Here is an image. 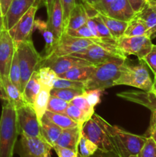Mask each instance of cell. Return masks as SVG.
I'll return each instance as SVG.
<instances>
[{
	"label": "cell",
	"instance_id": "836d02e7",
	"mask_svg": "<svg viewBox=\"0 0 156 157\" xmlns=\"http://www.w3.org/2000/svg\"><path fill=\"white\" fill-rule=\"evenodd\" d=\"M84 90H74L67 88H52L50 90V95L59 98L67 102L70 103L75 97L82 94Z\"/></svg>",
	"mask_w": 156,
	"mask_h": 157
},
{
	"label": "cell",
	"instance_id": "60d3db41",
	"mask_svg": "<svg viewBox=\"0 0 156 157\" xmlns=\"http://www.w3.org/2000/svg\"><path fill=\"white\" fill-rule=\"evenodd\" d=\"M138 156L156 157V143L152 138L147 137L146 141Z\"/></svg>",
	"mask_w": 156,
	"mask_h": 157
},
{
	"label": "cell",
	"instance_id": "e575fe53",
	"mask_svg": "<svg viewBox=\"0 0 156 157\" xmlns=\"http://www.w3.org/2000/svg\"><path fill=\"white\" fill-rule=\"evenodd\" d=\"M64 32L67 33L68 35H71L73 37H77V38H90L93 39L94 43L99 44L102 41L101 38H95L94 35L91 32V31L89 29L87 25L81 26L76 29H65L64 31Z\"/></svg>",
	"mask_w": 156,
	"mask_h": 157
},
{
	"label": "cell",
	"instance_id": "74e56055",
	"mask_svg": "<svg viewBox=\"0 0 156 157\" xmlns=\"http://www.w3.org/2000/svg\"><path fill=\"white\" fill-rule=\"evenodd\" d=\"M70 104L76 106L77 108H79L80 110L84 111V113L88 114L89 116L91 117H93V115L94 114V107L90 106V104H89L87 100L86 99V98L84 97V95L83 94H80L78 95V96L75 97V98L70 101Z\"/></svg>",
	"mask_w": 156,
	"mask_h": 157
},
{
	"label": "cell",
	"instance_id": "5b68a950",
	"mask_svg": "<svg viewBox=\"0 0 156 157\" xmlns=\"http://www.w3.org/2000/svg\"><path fill=\"white\" fill-rule=\"evenodd\" d=\"M125 61H110L96 65L93 74L84 82V90L90 89H101L104 90L113 87L114 82L120 75V66Z\"/></svg>",
	"mask_w": 156,
	"mask_h": 157
},
{
	"label": "cell",
	"instance_id": "3957f363",
	"mask_svg": "<svg viewBox=\"0 0 156 157\" xmlns=\"http://www.w3.org/2000/svg\"><path fill=\"white\" fill-rule=\"evenodd\" d=\"M139 64H129L126 61L120 66V75L114 82V86L127 85L144 91H151L153 86L148 71L143 60Z\"/></svg>",
	"mask_w": 156,
	"mask_h": 157
},
{
	"label": "cell",
	"instance_id": "f907efd6",
	"mask_svg": "<svg viewBox=\"0 0 156 157\" xmlns=\"http://www.w3.org/2000/svg\"><path fill=\"white\" fill-rule=\"evenodd\" d=\"M44 5L46 7V10H47V17H49V15L51 13L52 9H53L54 3V0H41Z\"/></svg>",
	"mask_w": 156,
	"mask_h": 157
},
{
	"label": "cell",
	"instance_id": "816d5d0a",
	"mask_svg": "<svg viewBox=\"0 0 156 157\" xmlns=\"http://www.w3.org/2000/svg\"><path fill=\"white\" fill-rule=\"evenodd\" d=\"M12 2V0H0L2 13L3 16H4V15H6V12H7L8 9H9V6H10V4Z\"/></svg>",
	"mask_w": 156,
	"mask_h": 157
},
{
	"label": "cell",
	"instance_id": "7bdbcfd3",
	"mask_svg": "<svg viewBox=\"0 0 156 157\" xmlns=\"http://www.w3.org/2000/svg\"><path fill=\"white\" fill-rule=\"evenodd\" d=\"M145 64L150 67L154 75H156V44H153L149 53L143 58Z\"/></svg>",
	"mask_w": 156,
	"mask_h": 157
},
{
	"label": "cell",
	"instance_id": "d6986e66",
	"mask_svg": "<svg viewBox=\"0 0 156 157\" xmlns=\"http://www.w3.org/2000/svg\"><path fill=\"white\" fill-rule=\"evenodd\" d=\"M47 25L58 39L64 32V13L60 0H54L51 13L47 17Z\"/></svg>",
	"mask_w": 156,
	"mask_h": 157
},
{
	"label": "cell",
	"instance_id": "91938a15",
	"mask_svg": "<svg viewBox=\"0 0 156 157\" xmlns=\"http://www.w3.org/2000/svg\"><path fill=\"white\" fill-rule=\"evenodd\" d=\"M154 82H156V75H154Z\"/></svg>",
	"mask_w": 156,
	"mask_h": 157
},
{
	"label": "cell",
	"instance_id": "30bf717a",
	"mask_svg": "<svg viewBox=\"0 0 156 157\" xmlns=\"http://www.w3.org/2000/svg\"><path fill=\"white\" fill-rule=\"evenodd\" d=\"M81 134L96 145L98 150L100 151L116 153V149L110 138L92 117L83 125Z\"/></svg>",
	"mask_w": 156,
	"mask_h": 157
},
{
	"label": "cell",
	"instance_id": "b9f144b4",
	"mask_svg": "<svg viewBox=\"0 0 156 157\" xmlns=\"http://www.w3.org/2000/svg\"><path fill=\"white\" fill-rule=\"evenodd\" d=\"M63 9V13H64V29L65 28L66 25H67V21H68L69 15H70V12L75 5L76 4V0H60Z\"/></svg>",
	"mask_w": 156,
	"mask_h": 157
},
{
	"label": "cell",
	"instance_id": "d6a6232c",
	"mask_svg": "<svg viewBox=\"0 0 156 157\" xmlns=\"http://www.w3.org/2000/svg\"><path fill=\"white\" fill-rule=\"evenodd\" d=\"M98 150V147L92 141L81 134L78 144V157H90Z\"/></svg>",
	"mask_w": 156,
	"mask_h": 157
},
{
	"label": "cell",
	"instance_id": "7402d4cb",
	"mask_svg": "<svg viewBox=\"0 0 156 157\" xmlns=\"http://www.w3.org/2000/svg\"><path fill=\"white\" fill-rule=\"evenodd\" d=\"M89 16L83 3H76L69 15L65 29H76L87 24Z\"/></svg>",
	"mask_w": 156,
	"mask_h": 157
},
{
	"label": "cell",
	"instance_id": "4dcf8cb0",
	"mask_svg": "<svg viewBox=\"0 0 156 157\" xmlns=\"http://www.w3.org/2000/svg\"><path fill=\"white\" fill-rule=\"evenodd\" d=\"M64 114L68 116L70 119L75 121L80 128H82L83 125L91 118V117H90L88 114L84 113V111L77 108L76 106L71 104H69L67 108L66 109Z\"/></svg>",
	"mask_w": 156,
	"mask_h": 157
},
{
	"label": "cell",
	"instance_id": "9a60e30c",
	"mask_svg": "<svg viewBox=\"0 0 156 157\" xmlns=\"http://www.w3.org/2000/svg\"><path fill=\"white\" fill-rule=\"evenodd\" d=\"M37 0H12L7 12L3 16V28L10 30L28 10L36 4Z\"/></svg>",
	"mask_w": 156,
	"mask_h": 157
},
{
	"label": "cell",
	"instance_id": "5bb4252c",
	"mask_svg": "<svg viewBox=\"0 0 156 157\" xmlns=\"http://www.w3.org/2000/svg\"><path fill=\"white\" fill-rule=\"evenodd\" d=\"M15 52V45L9 31L3 28L0 33V75H9L11 64Z\"/></svg>",
	"mask_w": 156,
	"mask_h": 157
},
{
	"label": "cell",
	"instance_id": "11a10c76",
	"mask_svg": "<svg viewBox=\"0 0 156 157\" xmlns=\"http://www.w3.org/2000/svg\"><path fill=\"white\" fill-rule=\"evenodd\" d=\"M0 18H2V19H3V15H2V13L1 5H0Z\"/></svg>",
	"mask_w": 156,
	"mask_h": 157
},
{
	"label": "cell",
	"instance_id": "f1b7e54d",
	"mask_svg": "<svg viewBox=\"0 0 156 157\" xmlns=\"http://www.w3.org/2000/svg\"><path fill=\"white\" fill-rule=\"evenodd\" d=\"M38 77L41 87L51 90L58 75L49 67H41L38 69Z\"/></svg>",
	"mask_w": 156,
	"mask_h": 157
},
{
	"label": "cell",
	"instance_id": "e7e4bbea",
	"mask_svg": "<svg viewBox=\"0 0 156 157\" xmlns=\"http://www.w3.org/2000/svg\"><path fill=\"white\" fill-rule=\"evenodd\" d=\"M146 1H147V0H146Z\"/></svg>",
	"mask_w": 156,
	"mask_h": 157
},
{
	"label": "cell",
	"instance_id": "4fadbf2b",
	"mask_svg": "<svg viewBox=\"0 0 156 157\" xmlns=\"http://www.w3.org/2000/svg\"><path fill=\"white\" fill-rule=\"evenodd\" d=\"M91 64V63L80 58L72 56V55H64V56L59 57H42L39 67H49L57 75H60L73 67L88 66Z\"/></svg>",
	"mask_w": 156,
	"mask_h": 157
},
{
	"label": "cell",
	"instance_id": "f35d334b",
	"mask_svg": "<svg viewBox=\"0 0 156 157\" xmlns=\"http://www.w3.org/2000/svg\"><path fill=\"white\" fill-rule=\"evenodd\" d=\"M91 18H93V19L94 20L95 24H96V28H97L98 33H99V37H100L101 39H103V40L113 39L111 34H110V31H109L108 28L106 27V25H105L104 21H102V19L101 18L99 12H98L96 15L91 17Z\"/></svg>",
	"mask_w": 156,
	"mask_h": 157
},
{
	"label": "cell",
	"instance_id": "6125c7cd",
	"mask_svg": "<svg viewBox=\"0 0 156 157\" xmlns=\"http://www.w3.org/2000/svg\"><path fill=\"white\" fill-rule=\"evenodd\" d=\"M154 35H155V36H156V33H155V34H154Z\"/></svg>",
	"mask_w": 156,
	"mask_h": 157
},
{
	"label": "cell",
	"instance_id": "4316f807",
	"mask_svg": "<svg viewBox=\"0 0 156 157\" xmlns=\"http://www.w3.org/2000/svg\"><path fill=\"white\" fill-rule=\"evenodd\" d=\"M50 97V90L41 87L39 94L37 96L32 107L35 110L39 122L47 111V104Z\"/></svg>",
	"mask_w": 156,
	"mask_h": 157
},
{
	"label": "cell",
	"instance_id": "680465c9",
	"mask_svg": "<svg viewBox=\"0 0 156 157\" xmlns=\"http://www.w3.org/2000/svg\"><path fill=\"white\" fill-rule=\"evenodd\" d=\"M45 157H51V155H50V153H47V155Z\"/></svg>",
	"mask_w": 156,
	"mask_h": 157
},
{
	"label": "cell",
	"instance_id": "8fae6325",
	"mask_svg": "<svg viewBox=\"0 0 156 157\" xmlns=\"http://www.w3.org/2000/svg\"><path fill=\"white\" fill-rule=\"evenodd\" d=\"M38 6L34 5L26 13L20 18L18 22L9 30V34L13 39L15 45L18 42L32 39V35L35 29V14Z\"/></svg>",
	"mask_w": 156,
	"mask_h": 157
},
{
	"label": "cell",
	"instance_id": "f5cc1de1",
	"mask_svg": "<svg viewBox=\"0 0 156 157\" xmlns=\"http://www.w3.org/2000/svg\"><path fill=\"white\" fill-rule=\"evenodd\" d=\"M83 4L87 5V6H92V7H94L96 4L98 3V2L99 0H82Z\"/></svg>",
	"mask_w": 156,
	"mask_h": 157
},
{
	"label": "cell",
	"instance_id": "7dc6e473",
	"mask_svg": "<svg viewBox=\"0 0 156 157\" xmlns=\"http://www.w3.org/2000/svg\"><path fill=\"white\" fill-rule=\"evenodd\" d=\"M128 1L136 13L139 12L146 2V0H128Z\"/></svg>",
	"mask_w": 156,
	"mask_h": 157
},
{
	"label": "cell",
	"instance_id": "83f0119b",
	"mask_svg": "<svg viewBox=\"0 0 156 157\" xmlns=\"http://www.w3.org/2000/svg\"><path fill=\"white\" fill-rule=\"evenodd\" d=\"M124 35L125 36H142V35H147L150 36L149 31L146 27L144 22L136 18V16L130 20L128 22L126 29L124 32Z\"/></svg>",
	"mask_w": 156,
	"mask_h": 157
},
{
	"label": "cell",
	"instance_id": "be15d7a7",
	"mask_svg": "<svg viewBox=\"0 0 156 157\" xmlns=\"http://www.w3.org/2000/svg\"><path fill=\"white\" fill-rule=\"evenodd\" d=\"M154 1H156V0H154Z\"/></svg>",
	"mask_w": 156,
	"mask_h": 157
},
{
	"label": "cell",
	"instance_id": "7c38bea8",
	"mask_svg": "<svg viewBox=\"0 0 156 157\" xmlns=\"http://www.w3.org/2000/svg\"><path fill=\"white\" fill-rule=\"evenodd\" d=\"M53 147L42 137H29L21 135L18 147L20 157H45Z\"/></svg>",
	"mask_w": 156,
	"mask_h": 157
},
{
	"label": "cell",
	"instance_id": "52a82bcc",
	"mask_svg": "<svg viewBox=\"0 0 156 157\" xmlns=\"http://www.w3.org/2000/svg\"><path fill=\"white\" fill-rule=\"evenodd\" d=\"M116 46L123 55H136L138 59L143 60L152 48L151 38L147 35L125 36L122 35L116 40Z\"/></svg>",
	"mask_w": 156,
	"mask_h": 157
},
{
	"label": "cell",
	"instance_id": "ffe728a7",
	"mask_svg": "<svg viewBox=\"0 0 156 157\" xmlns=\"http://www.w3.org/2000/svg\"><path fill=\"white\" fill-rule=\"evenodd\" d=\"M81 136V128L80 127L73 128L63 129L55 145L64 148L70 149L77 153L78 144Z\"/></svg>",
	"mask_w": 156,
	"mask_h": 157
},
{
	"label": "cell",
	"instance_id": "484cf974",
	"mask_svg": "<svg viewBox=\"0 0 156 157\" xmlns=\"http://www.w3.org/2000/svg\"><path fill=\"white\" fill-rule=\"evenodd\" d=\"M99 15L106 25V27L108 28L113 39L118 40L122 35H124V32H125L127 25H128L127 21L115 19V18L106 16V15L100 13H99Z\"/></svg>",
	"mask_w": 156,
	"mask_h": 157
},
{
	"label": "cell",
	"instance_id": "681fc988",
	"mask_svg": "<svg viewBox=\"0 0 156 157\" xmlns=\"http://www.w3.org/2000/svg\"><path fill=\"white\" fill-rule=\"evenodd\" d=\"M90 157H119L116 153L112 152H102L98 150L93 156Z\"/></svg>",
	"mask_w": 156,
	"mask_h": 157
},
{
	"label": "cell",
	"instance_id": "f6af8a7d",
	"mask_svg": "<svg viewBox=\"0 0 156 157\" xmlns=\"http://www.w3.org/2000/svg\"><path fill=\"white\" fill-rule=\"evenodd\" d=\"M53 149L56 152L58 157H78V153L70 149L64 148L57 145L54 146Z\"/></svg>",
	"mask_w": 156,
	"mask_h": 157
},
{
	"label": "cell",
	"instance_id": "db71d44e",
	"mask_svg": "<svg viewBox=\"0 0 156 157\" xmlns=\"http://www.w3.org/2000/svg\"><path fill=\"white\" fill-rule=\"evenodd\" d=\"M151 91L152 92V93L154 94L156 97V82L153 83V86H152V88H151Z\"/></svg>",
	"mask_w": 156,
	"mask_h": 157
},
{
	"label": "cell",
	"instance_id": "bcb514c9",
	"mask_svg": "<svg viewBox=\"0 0 156 157\" xmlns=\"http://www.w3.org/2000/svg\"><path fill=\"white\" fill-rule=\"evenodd\" d=\"M115 0H99L97 4L94 6V9L97 11L99 13L104 14L106 9L111 3H113Z\"/></svg>",
	"mask_w": 156,
	"mask_h": 157
},
{
	"label": "cell",
	"instance_id": "603a6c76",
	"mask_svg": "<svg viewBox=\"0 0 156 157\" xmlns=\"http://www.w3.org/2000/svg\"><path fill=\"white\" fill-rule=\"evenodd\" d=\"M41 89V85L38 77V71L37 70L32 74L30 79L28 81L23 89L22 95L25 104L32 107Z\"/></svg>",
	"mask_w": 156,
	"mask_h": 157
},
{
	"label": "cell",
	"instance_id": "7a4b0ae2",
	"mask_svg": "<svg viewBox=\"0 0 156 157\" xmlns=\"http://www.w3.org/2000/svg\"><path fill=\"white\" fill-rule=\"evenodd\" d=\"M16 108L4 102L0 117V157H12L18 136Z\"/></svg>",
	"mask_w": 156,
	"mask_h": 157
},
{
	"label": "cell",
	"instance_id": "94428289",
	"mask_svg": "<svg viewBox=\"0 0 156 157\" xmlns=\"http://www.w3.org/2000/svg\"><path fill=\"white\" fill-rule=\"evenodd\" d=\"M128 157H139L138 156H128Z\"/></svg>",
	"mask_w": 156,
	"mask_h": 157
},
{
	"label": "cell",
	"instance_id": "6f0895ef",
	"mask_svg": "<svg viewBox=\"0 0 156 157\" xmlns=\"http://www.w3.org/2000/svg\"><path fill=\"white\" fill-rule=\"evenodd\" d=\"M3 29V25H1L0 24V33H1V32H2V29Z\"/></svg>",
	"mask_w": 156,
	"mask_h": 157
},
{
	"label": "cell",
	"instance_id": "1f68e13d",
	"mask_svg": "<svg viewBox=\"0 0 156 157\" xmlns=\"http://www.w3.org/2000/svg\"><path fill=\"white\" fill-rule=\"evenodd\" d=\"M9 78L12 82V84L22 93L21 84V71H20L18 54H17L16 49H15V52L14 53L13 59H12V64H11Z\"/></svg>",
	"mask_w": 156,
	"mask_h": 157
},
{
	"label": "cell",
	"instance_id": "6da1fadb",
	"mask_svg": "<svg viewBox=\"0 0 156 157\" xmlns=\"http://www.w3.org/2000/svg\"><path fill=\"white\" fill-rule=\"evenodd\" d=\"M92 118L108 135L119 157L138 156L139 154L147 140L146 136L133 134L117 126L111 125L98 114L94 113Z\"/></svg>",
	"mask_w": 156,
	"mask_h": 157
},
{
	"label": "cell",
	"instance_id": "cb8c5ba5",
	"mask_svg": "<svg viewBox=\"0 0 156 157\" xmlns=\"http://www.w3.org/2000/svg\"><path fill=\"white\" fill-rule=\"evenodd\" d=\"M35 29L39 31L42 34L45 41V48H44V56H47L53 51L54 48L56 45L58 39L55 37L53 32H51L47 25V21L41 19H37L35 21Z\"/></svg>",
	"mask_w": 156,
	"mask_h": 157
},
{
	"label": "cell",
	"instance_id": "c3c4849f",
	"mask_svg": "<svg viewBox=\"0 0 156 157\" xmlns=\"http://www.w3.org/2000/svg\"><path fill=\"white\" fill-rule=\"evenodd\" d=\"M86 25H87V27L89 28V29L91 31V32L93 33V35H94L95 38H100L99 33H98L97 28H96V24H95V21L93 19V18H89L87 21V24Z\"/></svg>",
	"mask_w": 156,
	"mask_h": 157
},
{
	"label": "cell",
	"instance_id": "ac0fdd59",
	"mask_svg": "<svg viewBox=\"0 0 156 157\" xmlns=\"http://www.w3.org/2000/svg\"><path fill=\"white\" fill-rule=\"evenodd\" d=\"M135 16L146 25L151 38L156 33V1L147 0L142 9Z\"/></svg>",
	"mask_w": 156,
	"mask_h": 157
},
{
	"label": "cell",
	"instance_id": "8d00e7d4",
	"mask_svg": "<svg viewBox=\"0 0 156 157\" xmlns=\"http://www.w3.org/2000/svg\"><path fill=\"white\" fill-rule=\"evenodd\" d=\"M53 88L74 89V90H84V91L85 86H84V82L83 81H71V80L64 79V78H61L58 77L54 84Z\"/></svg>",
	"mask_w": 156,
	"mask_h": 157
},
{
	"label": "cell",
	"instance_id": "8992f818",
	"mask_svg": "<svg viewBox=\"0 0 156 157\" xmlns=\"http://www.w3.org/2000/svg\"><path fill=\"white\" fill-rule=\"evenodd\" d=\"M72 56L80 58L89 61L93 65L110 62V61H125L127 57L116 47L106 48L93 43L84 50L71 54Z\"/></svg>",
	"mask_w": 156,
	"mask_h": 157
},
{
	"label": "cell",
	"instance_id": "f546056e",
	"mask_svg": "<svg viewBox=\"0 0 156 157\" xmlns=\"http://www.w3.org/2000/svg\"><path fill=\"white\" fill-rule=\"evenodd\" d=\"M46 117L50 120V121L58 125V127H61V129H68L73 128V127H79L78 124L75 121L70 119L68 116H67L64 113H53L47 110L45 113Z\"/></svg>",
	"mask_w": 156,
	"mask_h": 157
},
{
	"label": "cell",
	"instance_id": "277c9868",
	"mask_svg": "<svg viewBox=\"0 0 156 157\" xmlns=\"http://www.w3.org/2000/svg\"><path fill=\"white\" fill-rule=\"evenodd\" d=\"M18 63L21 71V84L23 91L26 83L32 74L39 67L42 56L37 52L32 39L21 41L15 44Z\"/></svg>",
	"mask_w": 156,
	"mask_h": 157
},
{
	"label": "cell",
	"instance_id": "ab89813d",
	"mask_svg": "<svg viewBox=\"0 0 156 157\" xmlns=\"http://www.w3.org/2000/svg\"><path fill=\"white\" fill-rule=\"evenodd\" d=\"M103 91L104 90L101 89H90V90H84L83 94L84 95L90 106L95 107L100 103L101 96Z\"/></svg>",
	"mask_w": 156,
	"mask_h": 157
},
{
	"label": "cell",
	"instance_id": "d4e9b609",
	"mask_svg": "<svg viewBox=\"0 0 156 157\" xmlns=\"http://www.w3.org/2000/svg\"><path fill=\"white\" fill-rule=\"evenodd\" d=\"M95 68H96V65H93V64L88 66L76 67L67 71L65 73L58 75V77L61 78H64V79L85 82L87 80H88L90 75L93 74Z\"/></svg>",
	"mask_w": 156,
	"mask_h": 157
},
{
	"label": "cell",
	"instance_id": "44dd1931",
	"mask_svg": "<svg viewBox=\"0 0 156 157\" xmlns=\"http://www.w3.org/2000/svg\"><path fill=\"white\" fill-rule=\"evenodd\" d=\"M40 125H41V136L53 147L59 138L63 129L54 124L45 115H44V117L41 118Z\"/></svg>",
	"mask_w": 156,
	"mask_h": 157
},
{
	"label": "cell",
	"instance_id": "ee69618b",
	"mask_svg": "<svg viewBox=\"0 0 156 157\" xmlns=\"http://www.w3.org/2000/svg\"><path fill=\"white\" fill-rule=\"evenodd\" d=\"M145 136L152 138L154 142L156 143V110H151L150 125L148 131L145 134Z\"/></svg>",
	"mask_w": 156,
	"mask_h": 157
},
{
	"label": "cell",
	"instance_id": "9f6ffc18",
	"mask_svg": "<svg viewBox=\"0 0 156 157\" xmlns=\"http://www.w3.org/2000/svg\"><path fill=\"white\" fill-rule=\"evenodd\" d=\"M41 0H37V1H36V4H35V5H37V6H39L40 3H41Z\"/></svg>",
	"mask_w": 156,
	"mask_h": 157
},
{
	"label": "cell",
	"instance_id": "2e32d148",
	"mask_svg": "<svg viewBox=\"0 0 156 157\" xmlns=\"http://www.w3.org/2000/svg\"><path fill=\"white\" fill-rule=\"evenodd\" d=\"M136 14L128 0H115L102 15L128 22Z\"/></svg>",
	"mask_w": 156,
	"mask_h": 157
},
{
	"label": "cell",
	"instance_id": "ba28073f",
	"mask_svg": "<svg viewBox=\"0 0 156 157\" xmlns=\"http://www.w3.org/2000/svg\"><path fill=\"white\" fill-rule=\"evenodd\" d=\"M17 124L19 134L29 137L42 136L41 125L35 110L32 106L24 104L16 109Z\"/></svg>",
	"mask_w": 156,
	"mask_h": 157
},
{
	"label": "cell",
	"instance_id": "d590c367",
	"mask_svg": "<svg viewBox=\"0 0 156 157\" xmlns=\"http://www.w3.org/2000/svg\"><path fill=\"white\" fill-rule=\"evenodd\" d=\"M69 104H70V103L67 102V101H64L59 98L50 95L48 104H47V110L53 112V113H64Z\"/></svg>",
	"mask_w": 156,
	"mask_h": 157
},
{
	"label": "cell",
	"instance_id": "9c48e42d",
	"mask_svg": "<svg viewBox=\"0 0 156 157\" xmlns=\"http://www.w3.org/2000/svg\"><path fill=\"white\" fill-rule=\"evenodd\" d=\"M93 43L94 41L93 39L73 37L64 32L58 39L53 51L48 55L44 57H59L70 55L75 52L84 50Z\"/></svg>",
	"mask_w": 156,
	"mask_h": 157
},
{
	"label": "cell",
	"instance_id": "e0dca14e",
	"mask_svg": "<svg viewBox=\"0 0 156 157\" xmlns=\"http://www.w3.org/2000/svg\"><path fill=\"white\" fill-rule=\"evenodd\" d=\"M116 95L125 101L145 106L151 110H156V97L151 91H125Z\"/></svg>",
	"mask_w": 156,
	"mask_h": 157
}]
</instances>
